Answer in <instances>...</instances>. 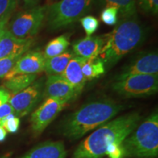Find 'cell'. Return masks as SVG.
Wrapping results in <instances>:
<instances>
[{
    "label": "cell",
    "instance_id": "28",
    "mask_svg": "<svg viewBox=\"0 0 158 158\" xmlns=\"http://www.w3.org/2000/svg\"><path fill=\"white\" fill-rule=\"evenodd\" d=\"M11 94L2 86H0V106L9 102Z\"/></svg>",
    "mask_w": 158,
    "mask_h": 158
},
{
    "label": "cell",
    "instance_id": "19",
    "mask_svg": "<svg viewBox=\"0 0 158 158\" xmlns=\"http://www.w3.org/2000/svg\"><path fill=\"white\" fill-rule=\"evenodd\" d=\"M70 45L68 37L66 35H60L49 41L45 45L43 52L45 59L51 58L60 55L67 51Z\"/></svg>",
    "mask_w": 158,
    "mask_h": 158
},
{
    "label": "cell",
    "instance_id": "7",
    "mask_svg": "<svg viewBox=\"0 0 158 158\" xmlns=\"http://www.w3.org/2000/svg\"><path fill=\"white\" fill-rule=\"evenodd\" d=\"M111 89L125 98L151 96L158 91V75H133L116 78Z\"/></svg>",
    "mask_w": 158,
    "mask_h": 158
},
{
    "label": "cell",
    "instance_id": "27",
    "mask_svg": "<svg viewBox=\"0 0 158 158\" xmlns=\"http://www.w3.org/2000/svg\"><path fill=\"white\" fill-rule=\"evenodd\" d=\"M20 57L21 56L0 59V78H5L6 75L13 69Z\"/></svg>",
    "mask_w": 158,
    "mask_h": 158
},
{
    "label": "cell",
    "instance_id": "30",
    "mask_svg": "<svg viewBox=\"0 0 158 158\" xmlns=\"http://www.w3.org/2000/svg\"><path fill=\"white\" fill-rule=\"evenodd\" d=\"M22 1L27 8H30V7L37 6L40 0H22Z\"/></svg>",
    "mask_w": 158,
    "mask_h": 158
},
{
    "label": "cell",
    "instance_id": "16",
    "mask_svg": "<svg viewBox=\"0 0 158 158\" xmlns=\"http://www.w3.org/2000/svg\"><path fill=\"white\" fill-rule=\"evenodd\" d=\"M86 59L74 56L66 67L62 76L80 94L84 89L86 80L82 73V65Z\"/></svg>",
    "mask_w": 158,
    "mask_h": 158
},
{
    "label": "cell",
    "instance_id": "23",
    "mask_svg": "<svg viewBox=\"0 0 158 158\" xmlns=\"http://www.w3.org/2000/svg\"><path fill=\"white\" fill-rule=\"evenodd\" d=\"M119 12L116 7H105L100 13V20L106 25L115 26L118 22V15Z\"/></svg>",
    "mask_w": 158,
    "mask_h": 158
},
{
    "label": "cell",
    "instance_id": "11",
    "mask_svg": "<svg viewBox=\"0 0 158 158\" xmlns=\"http://www.w3.org/2000/svg\"><path fill=\"white\" fill-rule=\"evenodd\" d=\"M78 94L62 76H48L43 87V98H53L66 103L73 101Z\"/></svg>",
    "mask_w": 158,
    "mask_h": 158
},
{
    "label": "cell",
    "instance_id": "32",
    "mask_svg": "<svg viewBox=\"0 0 158 158\" xmlns=\"http://www.w3.org/2000/svg\"><path fill=\"white\" fill-rule=\"evenodd\" d=\"M0 158H11L10 153H5L4 155H0Z\"/></svg>",
    "mask_w": 158,
    "mask_h": 158
},
{
    "label": "cell",
    "instance_id": "17",
    "mask_svg": "<svg viewBox=\"0 0 158 158\" xmlns=\"http://www.w3.org/2000/svg\"><path fill=\"white\" fill-rule=\"evenodd\" d=\"M74 56L73 51H67L58 56L45 59L43 71L48 76H62L68 63Z\"/></svg>",
    "mask_w": 158,
    "mask_h": 158
},
{
    "label": "cell",
    "instance_id": "13",
    "mask_svg": "<svg viewBox=\"0 0 158 158\" xmlns=\"http://www.w3.org/2000/svg\"><path fill=\"white\" fill-rule=\"evenodd\" d=\"M32 44L33 39H18L6 31L0 39V59L21 56L30 49Z\"/></svg>",
    "mask_w": 158,
    "mask_h": 158
},
{
    "label": "cell",
    "instance_id": "18",
    "mask_svg": "<svg viewBox=\"0 0 158 158\" xmlns=\"http://www.w3.org/2000/svg\"><path fill=\"white\" fill-rule=\"evenodd\" d=\"M37 75L31 74H19L12 78L4 80L2 87L9 92L13 95L21 92L30 86L36 80Z\"/></svg>",
    "mask_w": 158,
    "mask_h": 158
},
{
    "label": "cell",
    "instance_id": "6",
    "mask_svg": "<svg viewBox=\"0 0 158 158\" xmlns=\"http://www.w3.org/2000/svg\"><path fill=\"white\" fill-rule=\"evenodd\" d=\"M45 10L46 5H37L19 12L10 19L7 31L18 39H33L42 27Z\"/></svg>",
    "mask_w": 158,
    "mask_h": 158
},
{
    "label": "cell",
    "instance_id": "5",
    "mask_svg": "<svg viewBox=\"0 0 158 158\" xmlns=\"http://www.w3.org/2000/svg\"><path fill=\"white\" fill-rule=\"evenodd\" d=\"M93 0H59L46 5L45 19L48 29L56 31L79 21L92 7Z\"/></svg>",
    "mask_w": 158,
    "mask_h": 158
},
{
    "label": "cell",
    "instance_id": "25",
    "mask_svg": "<svg viewBox=\"0 0 158 158\" xmlns=\"http://www.w3.org/2000/svg\"><path fill=\"white\" fill-rule=\"evenodd\" d=\"M20 118L14 114H10L2 120L0 125L5 128V130L10 133H17L20 127Z\"/></svg>",
    "mask_w": 158,
    "mask_h": 158
},
{
    "label": "cell",
    "instance_id": "14",
    "mask_svg": "<svg viewBox=\"0 0 158 158\" xmlns=\"http://www.w3.org/2000/svg\"><path fill=\"white\" fill-rule=\"evenodd\" d=\"M67 150L62 141H45L38 144L20 158H65Z\"/></svg>",
    "mask_w": 158,
    "mask_h": 158
},
{
    "label": "cell",
    "instance_id": "10",
    "mask_svg": "<svg viewBox=\"0 0 158 158\" xmlns=\"http://www.w3.org/2000/svg\"><path fill=\"white\" fill-rule=\"evenodd\" d=\"M158 55L157 51L141 53L122 69L116 78H122L133 75H157Z\"/></svg>",
    "mask_w": 158,
    "mask_h": 158
},
{
    "label": "cell",
    "instance_id": "22",
    "mask_svg": "<svg viewBox=\"0 0 158 158\" xmlns=\"http://www.w3.org/2000/svg\"><path fill=\"white\" fill-rule=\"evenodd\" d=\"M17 5L18 0H0V21L10 19Z\"/></svg>",
    "mask_w": 158,
    "mask_h": 158
},
{
    "label": "cell",
    "instance_id": "24",
    "mask_svg": "<svg viewBox=\"0 0 158 158\" xmlns=\"http://www.w3.org/2000/svg\"><path fill=\"white\" fill-rule=\"evenodd\" d=\"M83 29L86 32V36H92L99 27V20L93 15H86L80 20Z\"/></svg>",
    "mask_w": 158,
    "mask_h": 158
},
{
    "label": "cell",
    "instance_id": "29",
    "mask_svg": "<svg viewBox=\"0 0 158 158\" xmlns=\"http://www.w3.org/2000/svg\"><path fill=\"white\" fill-rule=\"evenodd\" d=\"M9 21L10 19L0 21V39L3 37V35L5 34L6 31H7V26Z\"/></svg>",
    "mask_w": 158,
    "mask_h": 158
},
{
    "label": "cell",
    "instance_id": "2",
    "mask_svg": "<svg viewBox=\"0 0 158 158\" xmlns=\"http://www.w3.org/2000/svg\"><path fill=\"white\" fill-rule=\"evenodd\" d=\"M124 108L122 104L109 98L92 100L63 120L60 125L61 133L71 141H76L113 119Z\"/></svg>",
    "mask_w": 158,
    "mask_h": 158
},
{
    "label": "cell",
    "instance_id": "20",
    "mask_svg": "<svg viewBox=\"0 0 158 158\" xmlns=\"http://www.w3.org/2000/svg\"><path fill=\"white\" fill-rule=\"evenodd\" d=\"M106 70L104 63L98 57L86 60L82 65V73L86 81L100 78L106 73Z\"/></svg>",
    "mask_w": 158,
    "mask_h": 158
},
{
    "label": "cell",
    "instance_id": "8",
    "mask_svg": "<svg viewBox=\"0 0 158 158\" xmlns=\"http://www.w3.org/2000/svg\"><path fill=\"white\" fill-rule=\"evenodd\" d=\"M43 87L42 80L35 81L28 87L11 95L8 102L15 115L19 118L28 115L43 98Z\"/></svg>",
    "mask_w": 158,
    "mask_h": 158
},
{
    "label": "cell",
    "instance_id": "12",
    "mask_svg": "<svg viewBox=\"0 0 158 158\" xmlns=\"http://www.w3.org/2000/svg\"><path fill=\"white\" fill-rule=\"evenodd\" d=\"M45 58L42 51L39 50L28 51L21 55L13 69L4 78L7 80L15 75H37L44 70Z\"/></svg>",
    "mask_w": 158,
    "mask_h": 158
},
{
    "label": "cell",
    "instance_id": "33",
    "mask_svg": "<svg viewBox=\"0 0 158 158\" xmlns=\"http://www.w3.org/2000/svg\"><path fill=\"white\" fill-rule=\"evenodd\" d=\"M57 1H59V0H48V3H47V5H50V4L56 2Z\"/></svg>",
    "mask_w": 158,
    "mask_h": 158
},
{
    "label": "cell",
    "instance_id": "4",
    "mask_svg": "<svg viewBox=\"0 0 158 158\" xmlns=\"http://www.w3.org/2000/svg\"><path fill=\"white\" fill-rule=\"evenodd\" d=\"M122 157L154 158L158 155V114L154 111L124 140Z\"/></svg>",
    "mask_w": 158,
    "mask_h": 158
},
{
    "label": "cell",
    "instance_id": "9",
    "mask_svg": "<svg viewBox=\"0 0 158 158\" xmlns=\"http://www.w3.org/2000/svg\"><path fill=\"white\" fill-rule=\"evenodd\" d=\"M68 103L53 98H45L42 104L31 114V128L35 135H40L52 122Z\"/></svg>",
    "mask_w": 158,
    "mask_h": 158
},
{
    "label": "cell",
    "instance_id": "15",
    "mask_svg": "<svg viewBox=\"0 0 158 158\" xmlns=\"http://www.w3.org/2000/svg\"><path fill=\"white\" fill-rule=\"evenodd\" d=\"M102 45V36H86L73 44V52L75 56L86 60L94 59L98 56Z\"/></svg>",
    "mask_w": 158,
    "mask_h": 158
},
{
    "label": "cell",
    "instance_id": "1",
    "mask_svg": "<svg viewBox=\"0 0 158 158\" xmlns=\"http://www.w3.org/2000/svg\"><path fill=\"white\" fill-rule=\"evenodd\" d=\"M141 116L133 112L110 120L87 136L74 152L73 158H122L121 144L137 127Z\"/></svg>",
    "mask_w": 158,
    "mask_h": 158
},
{
    "label": "cell",
    "instance_id": "31",
    "mask_svg": "<svg viewBox=\"0 0 158 158\" xmlns=\"http://www.w3.org/2000/svg\"><path fill=\"white\" fill-rule=\"evenodd\" d=\"M7 132L6 131L2 126L0 125V142H2L5 140L6 137H7Z\"/></svg>",
    "mask_w": 158,
    "mask_h": 158
},
{
    "label": "cell",
    "instance_id": "3",
    "mask_svg": "<svg viewBox=\"0 0 158 158\" xmlns=\"http://www.w3.org/2000/svg\"><path fill=\"white\" fill-rule=\"evenodd\" d=\"M147 36L145 29L137 15L120 18L115 28L103 37L98 58L104 63L106 69L114 66L126 54L139 46Z\"/></svg>",
    "mask_w": 158,
    "mask_h": 158
},
{
    "label": "cell",
    "instance_id": "26",
    "mask_svg": "<svg viewBox=\"0 0 158 158\" xmlns=\"http://www.w3.org/2000/svg\"><path fill=\"white\" fill-rule=\"evenodd\" d=\"M136 6L143 13L156 15L158 13V0H135Z\"/></svg>",
    "mask_w": 158,
    "mask_h": 158
},
{
    "label": "cell",
    "instance_id": "21",
    "mask_svg": "<svg viewBox=\"0 0 158 158\" xmlns=\"http://www.w3.org/2000/svg\"><path fill=\"white\" fill-rule=\"evenodd\" d=\"M105 7H116L118 9L120 18L137 15V6L135 0H100Z\"/></svg>",
    "mask_w": 158,
    "mask_h": 158
}]
</instances>
